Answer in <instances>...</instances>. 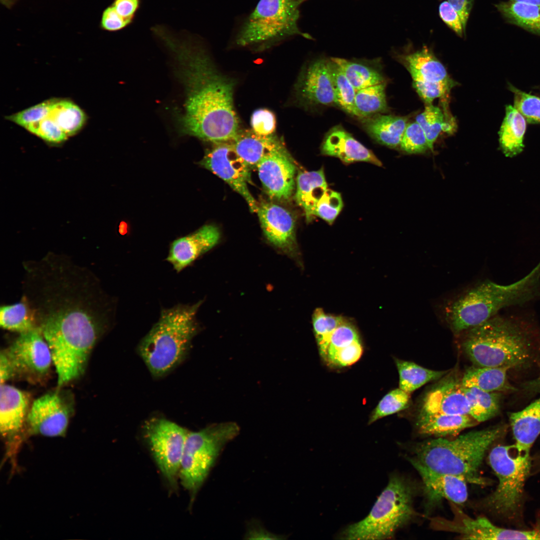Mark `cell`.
I'll return each mask as SVG.
<instances>
[{"label": "cell", "mask_w": 540, "mask_h": 540, "mask_svg": "<svg viewBox=\"0 0 540 540\" xmlns=\"http://www.w3.org/2000/svg\"><path fill=\"white\" fill-rule=\"evenodd\" d=\"M252 130L256 134L267 136L274 134L276 129V118L267 108H259L253 112L250 118Z\"/></svg>", "instance_id": "obj_49"}, {"label": "cell", "mask_w": 540, "mask_h": 540, "mask_svg": "<svg viewBox=\"0 0 540 540\" xmlns=\"http://www.w3.org/2000/svg\"><path fill=\"white\" fill-rule=\"evenodd\" d=\"M478 423L470 415L420 411L416 425L418 432L420 434L445 438L457 436L463 430Z\"/></svg>", "instance_id": "obj_24"}, {"label": "cell", "mask_w": 540, "mask_h": 540, "mask_svg": "<svg viewBox=\"0 0 540 540\" xmlns=\"http://www.w3.org/2000/svg\"><path fill=\"white\" fill-rule=\"evenodd\" d=\"M464 392L470 408L469 414L478 423L495 416L500 411V395L476 387H466Z\"/></svg>", "instance_id": "obj_35"}, {"label": "cell", "mask_w": 540, "mask_h": 540, "mask_svg": "<svg viewBox=\"0 0 540 540\" xmlns=\"http://www.w3.org/2000/svg\"><path fill=\"white\" fill-rule=\"evenodd\" d=\"M345 320L341 316L326 314L321 308L314 311L312 316L313 330L318 352L322 359L326 355L332 334Z\"/></svg>", "instance_id": "obj_40"}, {"label": "cell", "mask_w": 540, "mask_h": 540, "mask_svg": "<svg viewBox=\"0 0 540 540\" xmlns=\"http://www.w3.org/2000/svg\"><path fill=\"white\" fill-rule=\"evenodd\" d=\"M360 340L355 326L346 320L332 334L328 341L324 361L336 350Z\"/></svg>", "instance_id": "obj_46"}, {"label": "cell", "mask_w": 540, "mask_h": 540, "mask_svg": "<svg viewBox=\"0 0 540 540\" xmlns=\"http://www.w3.org/2000/svg\"><path fill=\"white\" fill-rule=\"evenodd\" d=\"M237 154L249 166H256L266 156L285 148L276 136H264L252 130L239 132L232 142Z\"/></svg>", "instance_id": "obj_26"}, {"label": "cell", "mask_w": 540, "mask_h": 540, "mask_svg": "<svg viewBox=\"0 0 540 540\" xmlns=\"http://www.w3.org/2000/svg\"><path fill=\"white\" fill-rule=\"evenodd\" d=\"M321 152L338 158L344 162H364L381 166L380 161L370 150L354 138L341 125L332 128L326 134Z\"/></svg>", "instance_id": "obj_23"}, {"label": "cell", "mask_w": 540, "mask_h": 540, "mask_svg": "<svg viewBox=\"0 0 540 540\" xmlns=\"http://www.w3.org/2000/svg\"><path fill=\"white\" fill-rule=\"evenodd\" d=\"M25 129L51 144H59L68 136L48 115L40 122L28 126Z\"/></svg>", "instance_id": "obj_43"}, {"label": "cell", "mask_w": 540, "mask_h": 540, "mask_svg": "<svg viewBox=\"0 0 540 540\" xmlns=\"http://www.w3.org/2000/svg\"><path fill=\"white\" fill-rule=\"evenodd\" d=\"M201 304L200 301L162 310L158 321L141 340L138 352L153 376L167 374L184 358L198 332L196 314Z\"/></svg>", "instance_id": "obj_6"}, {"label": "cell", "mask_w": 540, "mask_h": 540, "mask_svg": "<svg viewBox=\"0 0 540 540\" xmlns=\"http://www.w3.org/2000/svg\"><path fill=\"white\" fill-rule=\"evenodd\" d=\"M410 393L396 388L389 392L380 400L371 412L368 424H370L384 417L402 411L409 406Z\"/></svg>", "instance_id": "obj_41"}, {"label": "cell", "mask_w": 540, "mask_h": 540, "mask_svg": "<svg viewBox=\"0 0 540 540\" xmlns=\"http://www.w3.org/2000/svg\"><path fill=\"white\" fill-rule=\"evenodd\" d=\"M363 346L360 340L342 348L326 358L324 362L333 367L342 368L356 363L360 358Z\"/></svg>", "instance_id": "obj_48"}, {"label": "cell", "mask_w": 540, "mask_h": 540, "mask_svg": "<svg viewBox=\"0 0 540 540\" xmlns=\"http://www.w3.org/2000/svg\"><path fill=\"white\" fill-rule=\"evenodd\" d=\"M330 66L335 104L345 112L354 116V103L356 91L340 67L331 60Z\"/></svg>", "instance_id": "obj_38"}, {"label": "cell", "mask_w": 540, "mask_h": 540, "mask_svg": "<svg viewBox=\"0 0 540 540\" xmlns=\"http://www.w3.org/2000/svg\"><path fill=\"white\" fill-rule=\"evenodd\" d=\"M514 94V106L530 124L540 123V98L527 94L510 85Z\"/></svg>", "instance_id": "obj_42"}, {"label": "cell", "mask_w": 540, "mask_h": 540, "mask_svg": "<svg viewBox=\"0 0 540 540\" xmlns=\"http://www.w3.org/2000/svg\"><path fill=\"white\" fill-rule=\"evenodd\" d=\"M362 119L364 129L378 142L390 148L400 145L406 118L379 114Z\"/></svg>", "instance_id": "obj_28"}, {"label": "cell", "mask_w": 540, "mask_h": 540, "mask_svg": "<svg viewBox=\"0 0 540 540\" xmlns=\"http://www.w3.org/2000/svg\"><path fill=\"white\" fill-rule=\"evenodd\" d=\"M522 388L528 392H540V372L536 378L523 384Z\"/></svg>", "instance_id": "obj_57"}, {"label": "cell", "mask_w": 540, "mask_h": 540, "mask_svg": "<svg viewBox=\"0 0 540 540\" xmlns=\"http://www.w3.org/2000/svg\"><path fill=\"white\" fill-rule=\"evenodd\" d=\"M72 412V400L66 393L60 390L45 394L30 406L26 432L50 437L64 436Z\"/></svg>", "instance_id": "obj_16"}, {"label": "cell", "mask_w": 540, "mask_h": 540, "mask_svg": "<svg viewBox=\"0 0 540 540\" xmlns=\"http://www.w3.org/2000/svg\"><path fill=\"white\" fill-rule=\"evenodd\" d=\"M0 326L20 334L38 328L32 310L23 296L19 302L0 307Z\"/></svg>", "instance_id": "obj_33"}, {"label": "cell", "mask_w": 540, "mask_h": 540, "mask_svg": "<svg viewBox=\"0 0 540 540\" xmlns=\"http://www.w3.org/2000/svg\"><path fill=\"white\" fill-rule=\"evenodd\" d=\"M414 488L404 476L393 474L367 516L348 526L340 534L345 540H386L412 521Z\"/></svg>", "instance_id": "obj_7"}, {"label": "cell", "mask_w": 540, "mask_h": 540, "mask_svg": "<svg viewBox=\"0 0 540 540\" xmlns=\"http://www.w3.org/2000/svg\"><path fill=\"white\" fill-rule=\"evenodd\" d=\"M28 393L13 386L1 384L0 392V430L6 444V456L16 468V456L26 432L28 416L30 408Z\"/></svg>", "instance_id": "obj_15"}, {"label": "cell", "mask_w": 540, "mask_h": 540, "mask_svg": "<svg viewBox=\"0 0 540 540\" xmlns=\"http://www.w3.org/2000/svg\"><path fill=\"white\" fill-rule=\"evenodd\" d=\"M14 378L12 369L8 358L4 350L0 357V384H5L8 380Z\"/></svg>", "instance_id": "obj_56"}, {"label": "cell", "mask_w": 540, "mask_h": 540, "mask_svg": "<svg viewBox=\"0 0 540 540\" xmlns=\"http://www.w3.org/2000/svg\"><path fill=\"white\" fill-rule=\"evenodd\" d=\"M400 146L410 154L424 152L430 148L426 134L416 122L408 124Z\"/></svg>", "instance_id": "obj_47"}, {"label": "cell", "mask_w": 540, "mask_h": 540, "mask_svg": "<svg viewBox=\"0 0 540 540\" xmlns=\"http://www.w3.org/2000/svg\"><path fill=\"white\" fill-rule=\"evenodd\" d=\"M260 182L269 196L287 200L294 192L296 168L286 148L264 158L256 166Z\"/></svg>", "instance_id": "obj_17"}, {"label": "cell", "mask_w": 540, "mask_h": 540, "mask_svg": "<svg viewBox=\"0 0 540 540\" xmlns=\"http://www.w3.org/2000/svg\"><path fill=\"white\" fill-rule=\"evenodd\" d=\"M458 14L464 32L470 14L473 6L474 0H447Z\"/></svg>", "instance_id": "obj_54"}, {"label": "cell", "mask_w": 540, "mask_h": 540, "mask_svg": "<svg viewBox=\"0 0 540 540\" xmlns=\"http://www.w3.org/2000/svg\"><path fill=\"white\" fill-rule=\"evenodd\" d=\"M507 367L468 368L461 378L464 387H476L490 392L516 391V388L508 382Z\"/></svg>", "instance_id": "obj_29"}, {"label": "cell", "mask_w": 540, "mask_h": 540, "mask_svg": "<svg viewBox=\"0 0 540 540\" xmlns=\"http://www.w3.org/2000/svg\"><path fill=\"white\" fill-rule=\"evenodd\" d=\"M199 164L226 182L246 201L250 211L256 212L258 205L248 190L249 166L237 154L232 142L214 144Z\"/></svg>", "instance_id": "obj_14"}, {"label": "cell", "mask_w": 540, "mask_h": 540, "mask_svg": "<svg viewBox=\"0 0 540 540\" xmlns=\"http://www.w3.org/2000/svg\"><path fill=\"white\" fill-rule=\"evenodd\" d=\"M239 432L238 426L232 422L212 424L199 431L189 432L179 478L189 492L192 502L225 444Z\"/></svg>", "instance_id": "obj_9"}, {"label": "cell", "mask_w": 540, "mask_h": 540, "mask_svg": "<svg viewBox=\"0 0 540 540\" xmlns=\"http://www.w3.org/2000/svg\"><path fill=\"white\" fill-rule=\"evenodd\" d=\"M4 351L14 377L31 382L44 380L53 362L49 346L38 328L20 334Z\"/></svg>", "instance_id": "obj_12"}, {"label": "cell", "mask_w": 540, "mask_h": 540, "mask_svg": "<svg viewBox=\"0 0 540 540\" xmlns=\"http://www.w3.org/2000/svg\"><path fill=\"white\" fill-rule=\"evenodd\" d=\"M141 4V0H114L112 5L119 14L133 22Z\"/></svg>", "instance_id": "obj_53"}, {"label": "cell", "mask_w": 540, "mask_h": 540, "mask_svg": "<svg viewBox=\"0 0 540 540\" xmlns=\"http://www.w3.org/2000/svg\"><path fill=\"white\" fill-rule=\"evenodd\" d=\"M459 336L464 352L480 367L511 368L526 364L540 341L535 320L515 314H497Z\"/></svg>", "instance_id": "obj_3"}, {"label": "cell", "mask_w": 540, "mask_h": 540, "mask_svg": "<svg viewBox=\"0 0 540 540\" xmlns=\"http://www.w3.org/2000/svg\"><path fill=\"white\" fill-rule=\"evenodd\" d=\"M152 32L172 54L184 86L183 110L177 116L180 132L214 144L234 140L240 131L235 80L218 70L195 36L175 34L162 25Z\"/></svg>", "instance_id": "obj_2"}, {"label": "cell", "mask_w": 540, "mask_h": 540, "mask_svg": "<svg viewBox=\"0 0 540 540\" xmlns=\"http://www.w3.org/2000/svg\"><path fill=\"white\" fill-rule=\"evenodd\" d=\"M256 213L268 240L288 256L298 258L295 222L292 214L284 207L270 202L258 204Z\"/></svg>", "instance_id": "obj_18"}, {"label": "cell", "mask_w": 540, "mask_h": 540, "mask_svg": "<svg viewBox=\"0 0 540 540\" xmlns=\"http://www.w3.org/2000/svg\"><path fill=\"white\" fill-rule=\"evenodd\" d=\"M503 430L497 426L452 440L438 438L418 442L413 446L412 458L434 471L462 478L467 483L485 485L486 480L480 475V468L488 448Z\"/></svg>", "instance_id": "obj_5"}, {"label": "cell", "mask_w": 540, "mask_h": 540, "mask_svg": "<svg viewBox=\"0 0 540 540\" xmlns=\"http://www.w3.org/2000/svg\"><path fill=\"white\" fill-rule=\"evenodd\" d=\"M460 377L448 372L424 396L420 411L449 414L469 415V406Z\"/></svg>", "instance_id": "obj_21"}, {"label": "cell", "mask_w": 540, "mask_h": 540, "mask_svg": "<svg viewBox=\"0 0 540 540\" xmlns=\"http://www.w3.org/2000/svg\"><path fill=\"white\" fill-rule=\"evenodd\" d=\"M306 0H260L236 38L240 46L264 50L285 38L301 35L298 26L300 6Z\"/></svg>", "instance_id": "obj_8"}, {"label": "cell", "mask_w": 540, "mask_h": 540, "mask_svg": "<svg viewBox=\"0 0 540 540\" xmlns=\"http://www.w3.org/2000/svg\"><path fill=\"white\" fill-rule=\"evenodd\" d=\"M386 84L368 86L356 92L354 103V116L369 117L388 111L385 92Z\"/></svg>", "instance_id": "obj_37"}, {"label": "cell", "mask_w": 540, "mask_h": 540, "mask_svg": "<svg viewBox=\"0 0 540 540\" xmlns=\"http://www.w3.org/2000/svg\"><path fill=\"white\" fill-rule=\"evenodd\" d=\"M438 14L444 23L458 36L462 37L465 34L458 14L447 0L439 4Z\"/></svg>", "instance_id": "obj_50"}, {"label": "cell", "mask_w": 540, "mask_h": 540, "mask_svg": "<svg viewBox=\"0 0 540 540\" xmlns=\"http://www.w3.org/2000/svg\"><path fill=\"white\" fill-rule=\"evenodd\" d=\"M144 438L160 472L173 488L177 480L189 432L164 418H153L143 427Z\"/></svg>", "instance_id": "obj_11"}, {"label": "cell", "mask_w": 540, "mask_h": 540, "mask_svg": "<svg viewBox=\"0 0 540 540\" xmlns=\"http://www.w3.org/2000/svg\"><path fill=\"white\" fill-rule=\"evenodd\" d=\"M126 228H127L126 224L124 222H122L120 225V229H119L120 232L122 234H126Z\"/></svg>", "instance_id": "obj_59"}, {"label": "cell", "mask_w": 540, "mask_h": 540, "mask_svg": "<svg viewBox=\"0 0 540 540\" xmlns=\"http://www.w3.org/2000/svg\"><path fill=\"white\" fill-rule=\"evenodd\" d=\"M526 120L514 106L507 105L506 114L499 132L500 148L507 156H513L523 150Z\"/></svg>", "instance_id": "obj_30"}, {"label": "cell", "mask_w": 540, "mask_h": 540, "mask_svg": "<svg viewBox=\"0 0 540 540\" xmlns=\"http://www.w3.org/2000/svg\"><path fill=\"white\" fill-rule=\"evenodd\" d=\"M330 60L320 58L306 65L296 85L300 102L307 106L335 104Z\"/></svg>", "instance_id": "obj_19"}, {"label": "cell", "mask_w": 540, "mask_h": 540, "mask_svg": "<svg viewBox=\"0 0 540 540\" xmlns=\"http://www.w3.org/2000/svg\"><path fill=\"white\" fill-rule=\"evenodd\" d=\"M220 238L218 227L204 225L192 234L174 240L166 260L176 272H180L214 248Z\"/></svg>", "instance_id": "obj_22"}, {"label": "cell", "mask_w": 540, "mask_h": 540, "mask_svg": "<svg viewBox=\"0 0 540 540\" xmlns=\"http://www.w3.org/2000/svg\"><path fill=\"white\" fill-rule=\"evenodd\" d=\"M22 265V296L48 346L69 354L92 348L112 312L97 277L70 257L53 252Z\"/></svg>", "instance_id": "obj_1"}, {"label": "cell", "mask_w": 540, "mask_h": 540, "mask_svg": "<svg viewBox=\"0 0 540 540\" xmlns=\"http://www.w3.org/2000/svg\"><path fill=\"white\" fill-rule=\"evenodd\" d=\"M408 460L420 476L428 510L442 499L459 505L467 500V482L464 479L434 471L412 457Z\"/></svg>", "instance_id": "obj_20"}, {"label": "cell", "mask_w": 540, "mask_h": 540, "mask_svg": "<svg viewBox=\"0 0 540 540\" xmlns=\"http://www.w3.org/2000/svg\"><path fill=\"white\" fill-rule=\"evenodd\" d=\"M510 1L528 3L540 6V0H509Z\"/></svg>", "instance_id": "obj_58"}, {"label": "cell", "mask_w": 540, "mask_h": 540, "mask_svg": "<svg viewBox=\"0 0 540 540\" xmlns=\"http://www.w3.org/2000/svg\"><path fill=\"white\" fill-rule=\"evenodd\" d=\"M351 82L356 91L384 82L381 72L369 64L345 58H332Z\"/></svg>", "instance_id": "obj_34"}, {"label": "cell", "mask_w": 540, "mask_h": 540, "mask_svg": "<svg viewBox=\"0 0 540 540\" xmlns=\"http://www.w3.org/2000/svg\"><path fill=\"white\" fill-rule=\"evenodd\" d=\"M48 116L68 136L80 132L87 120L83 110L72 100L55 98Z\"/></svg>", "instance_id": "obj_31"}, {"label": "cell", "mask_w": 540, "mask_h": 540, "mask_svg": "<svg viewBox=\"0 0 540 540\" xmlns=\"http://www.w3.org/2000/svg\"><path fill=\"white\" fill-rule=\"evenodd\" d=\"M399 374V388L410 393L426 383L442 378L448 370H434L424 368L414 362L396 358Z\"/></svg>", "instance_id": "obj_32"}, {"label": "cell", "mask_w": 540, "mask_h": 540, "mask_svg": "<svg viewBox=\"0 0 540 540\" xmlns=\"http://www.w3.org/2000/svg\"><path fill=\"white\" fill-rule=\"evenodd\" d=\"M498 10L516 24L540 34V6L510 1L496 5Z\"/></svg>", "instance_id": "obj_36"}, {"label": "cell", "mask_w": 540, "mask_h": 540, "mask_svg": "<svg viewBox=\"0 0 540 540\" xmlns=\"http://www.w3.org/2000/svg\"><path fill=\"white\" fill-rule=\"evenodd\" d=\"M343 207L340 194L327 189L318 202L314 215L326 220L329 224L333 223Z\"/></svg>", "instance_id": "obj_45"}, {"label": "cell", "mask_w": 540, "mask_h": 540, "mask_svg": "<svg viewBox=\"0 0 540 540\" xmlns=\"http://www.w3.org/2000/svg\"><path fill=\"white\" fill-rule=\"evenodd\" d=\"M55 98L46 100L19 112L6 116V118L24 128L46 118L50 114Z\"/></svg>", "instance_id": "obj_44"}, {"label": "cell", "mask_w": 540, "mask_h": 540, "mask_svg": "<svg viewBox=\"0 0 540 540\" xmlns=\"http://www.w3.org/2000/svg\"><path fill=\"white\" fill-rule=\"evenodd\" d=\"M512 446L498 445L488 454L489 464L498 483L496 490L478 504L488 512L513 516L520 506L525 481L530 468V454L514 456Z\"/></svg>", "instance_id": "obj_10"}, {"label": "cell", "mask_w": 540, "mask_h": 540, "mask_svg": "<svg viewBox=\"0 0 540 540\" xmlns=\"http://www.w3.org/2000/svg\"><path fill=\"white\" fill-rule=\"evenodd\" d=\"M518 454H530L540 434V397L523 410L508 413Z\"/></svg>", "instance_id": "obj_25"}, {"label": "cell", "mask_w": 540, "mask_h": 540, "mask_svg": "<svg viewBox=\"0 0 540 540\" xmlns=\"http://www.w3.org/2000/svg\"><path fill=\"white\" fill-rule=\"evenodd\" d=\"M416 122L423 130L430 150L441 132H450L452 129L440 109L432 104H428L424 112L417 116Z\"/></svg>", "instance_id": "obj_39"}, {"label": "cell", "mask_w": 540, "mask_h": 540, "mask_svg": "<svg viewBox=\"0 0 540 540\" xmlns=\"http://www.w3.org/2000/svg\"><path fill=\"white\" fill-rule=\"evenodd\" d=\"M248 539L275 540L283 538L268 532L256 522L249 524L246 534Z\"/></svg>", "instance_id": "obj_55"}, {"label": "cell", "mask_w": 540, "mask_h": 540, "mask_svg": "<svg viewBox=\"0 0 540 540\" xmlns=\"http://www.w3.org/2000/svg\"><path fill=\"white\" fill-rule=\"evenodd\" d=\"M399 58L410 74L413 86L427 104L448 94L456 84L442 63L425 46Z\"/></svg>", "instance_id": "obj_13"}, {"label": "cell", "mask_w": 540, "mask_h": 540, "mask_svg": "<svg viewBox=\"0 0 540 540\" xmlns=\"http://www.w3.org/2000/svg\"><path fill=\"white\" fill-rule=\"evenodd\" d=\"M133 22L119 14L114 7L110 5L102 12L100 25L102 28L109 32H118L122 30Z\"/></svg>", "instance_id": "obj_51"}, {"label": "cell", "mask_w": 540, "mask_h": 540, "mask_svg": "<svg viewBox=\"0 0 540 540\" xmlns=\"http://www.w3.org/2000/svg\"><path fill=\"white\" fill-rule=\"evenodd\" d=\"M494 540H540V528L531 530H515L496 526Z\"/></svg>", "instance_id": "obj_52"}, {"label": "cell", "mask_w": 540, "mask_h": 540, "mask_svg": "<svg viewBox=\"0 0 540 540\" xmlns=\"http://www.w3.org/2000/svg\"><path fill=\"white\" fill-rule=\"evenodd\" d=\"M540 297V260L526 276L510 284L481 282L449 302L444 316L456 335L486 322L500 310Z\"/></svg>", "instance_id": "obj_4"}, {"label": "cell", "mask_w": 540, "mask_h": 540, "mask_svg": "<svg viewBox=\"0 0 540 540\" xmlns=\"http://www.w3.org/2000/svg\"><path fill=\"white\" fill-rule=\"evenodd\" d=\"M327 188L323 168L298 173L296 177L295 200L303 210L308 222H310L314 216L316 205Z\"/></svg>", "instance_id": "obj_27"}]
</instances>
